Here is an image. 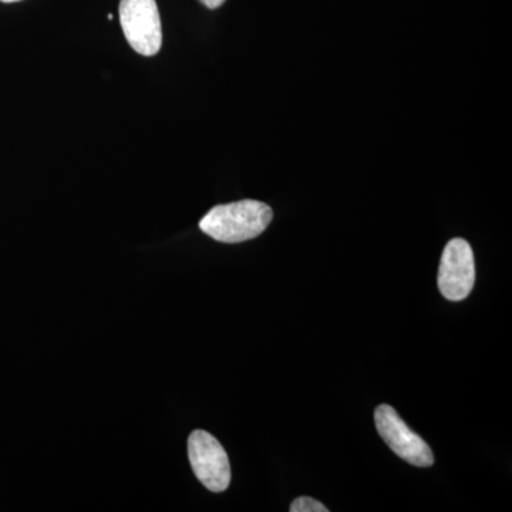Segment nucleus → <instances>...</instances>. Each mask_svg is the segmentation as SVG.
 <instances>
[{"label":"nucleus","mask_w":512,"mask_h":512,"mask_svg":"<svg viewBox=\"0 0 512 512\" xmlns=\"http://www.w3.org/2000/svg\"><path fill=\"white\" fill-rule=\"evenodd\" d=\"M0 2H3V3H15V2H20V0H0Z\"/></svg>","instance_id":"nucleus-8"},{"label":"nucleus","mask_w":512,"mask_h":512,"mask_svg":"<svg viewBox=\"0 0 512 512\" xmlns=\"http://www.w3.org/2000/svg\"><path fill=\"white\" fill-rule=\"evenodd\" d=\"M292 512H328V508L311 497H299L291 504Z\"/></svg>","instance_id":"nucleus-6"},{"label":"nucleus","mask_w":512,"mask_h":512,"mask_svg":"<svg viewBox=\"0 0 512 512\" xmlns=\"http://www.w3.org/2000/svg\"><path fill=\"white\" fill-rule=\"evenodd\" d=\"M202 5L207 6L208 9H218L224 5L225 0H200Z\"/></svg>","instance_id":"nucleus-7"},{"label":"nucleus","mask_w":512,"mask_h":512,"mask_svg":"<svg viewBox=\"0 0 512 512\" xmlns=\"http://www.w3.org/2000/svg\"><path fill=\"white\" fill-rule=\"evenodd\" d=\"M437 284L441 295L451 302L464 301L476 284V262L466 239L454 238L441 256Z\"/></svg>","instance_id":"nucleus-4"},{"label":"nucleus","mask_w":512,"mask_h":512,"mask_svg":"<svg viewBox=\"0 0 512 512\" xmlns=\"http://www.w3.org/2000/svg\"><path fill=\"white\" fill-rule=\"evenodd\" d=\"M274 212L261 201L244 200L217 205L200 221L208 237L224 244H239L259 237L271 224Z\"/></svg>","instance_id":"nucleus-1"},{"label":"nucleus","mask_w":512,"mask_h":512,"mask_svg":"<svg viewBox=\"0 0 512 512\" xmlns=\"http://www.w3.org/2000/svg\"><path fill=\"white\" fill-rule=\"evenodd\" d=\"M120 25L128 45L141 56H156L163 45V28L156 0H121Z\"/></svg>","instance_id":"nucleus-2"},{"label":"nucleus","mask_w":512,"mask_h":512,"mask_svg":"<svg viewBox=\"0 0 512 512\" xmlns=\"http://www.w3.org/2000/svg\"><path fill=\"white\" fill-rule=\"evenodd\" d=\"M188 457L195 477L212 493H222L231 483L227 451L208 431H192L188 439Z\"/></svg>","instance_id":"nucleus-3"},{"label":"nucleus","mask_w":512,"mask_h":512,"mask_svg":"<svg viewBox=\"0 0 512 512\" xmlns=\"http://www.w3.org/2000/svg\"><path fill=\"white\" fill-rule=\"evenodd\" d=\"M376 429L393 453L416 467L433 466L434 456L426 441L409 429L389 404H380L375 412Z\"/></svg>","instance_id":"nucleus-5"}]
</instances>
